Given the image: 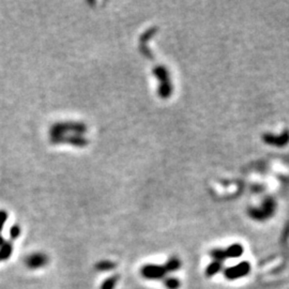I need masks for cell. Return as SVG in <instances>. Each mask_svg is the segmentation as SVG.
Wrapping results in <instances>:
<instances>
[{"label":"cell","instance_id":"cell-1","mask_svg":"<svg viewBox=\"0 0 289 289\" xmlns=\"http://www.w3.org/2000/svg\"><path fill=\"white\" fill-rule=\"evenodd\" d=\"M87 132V126L84 122L79 121H66L56 122L49 127V138L63 136L68 134L84 135Z\"/></svg>","mask_w":289,"mask_h":289},{"label":"cell","instance_id":"cell-2","mask_svg":"<svg viewBox=\"0 0 289 289\" xmlns=\"http://www.w3.org/2000/svg\"><path fill=\"white\" fill-rule=\"evenodd\" d=\"M275 212V202L273 201V198L268 197L266 198L264 203L261 204L260 207H252L248 208V214L251 219L254 221H259L263 222L270 219L272 215Z\"/></svg>","mask_w":289,"mask_h":289},{"label":"cell","instance_id":"cell-3","mask_svg":"<svg viewBox=\"0 0 289 289\" xmlns=\"http://www.w3.org/2000/svg\"><path fill=\"white\" fill-rule=\"evenodd\" d=\"M251 272V265L248 261H242L236 266L228 267L224 270V276L227 280L233 281L247 276Z\"/></svg>","mask_w":289,"mask_h":289},{"label":"cell","instance_id":"cell-4","mask_svg":"<svg viewBox=\"0 0 289 289\" xmlns=\"http://www.w3.org/2000/svg\"><path fill=\"white\" fill-rule=\"evenodd\" d=\"M49 142L54 144H69L77 148H85L89 144V141L86 137H84V135H77V134H68L63 136L53 137V138H49Z\"/></svg>","mask_w":289,"mask_h":289},{"label":"cell","instance_id":"cell-5","mask_svg":"<svg viewBox=\"0 0 289 289\" xmlns=\"http://www.w3.org/2000/svg\"><path fill=\"white\" fill-rule=\"evenodd\" d=\"M141 274L147 280H162L167 274L164 266L144 265L141 269Z\"/></svg>","mask_w":289,"mask_h":289},{"label":"cell","instance_id":"cell-6","mask_svg":"<svg viewBox=\"0 0 289 289\" xmlns=\"http://www.w3.org/2000/svg\"><path fill=\"white\" fill-rule=\"evenodd\" d=\"M263 141L270 146L273 147H285L289 143V131L285 130L280 135H273L270 133L263 135Z\"/></svg>","mask_w":289,"mask_h":289},{"label":"cell","instance_id":"cell-7","mask_svg":"<svg viewBox=\"0 0 289 289\" xmlns=\"http://www.w3.org/2000/svg\"><path fill=\"white\" fill-rule=\"evenodd\" d=\"M48 264V257L47 255L43 254V253H32L25 259V265L27 266V268L36 270V269H40L45 267Z\"/></svg>","mask_w":289,"mask_h":289},{"label":"cell","instance_id":"cell-8","mask_svg":"<svg viewBox=\"0 0 289 289\" xmlns=\"http://www.w3.org/2000/svg\"><path fill=\"white\" fill-rule=\"evenodd\" d=\"M153 75L155 76V79L160 82V86L171 84L169 72H168L167 68H166V66H164V65L154 66Z\"/></svg>","mask_w":289,"mask_h":289},{"label":"cell","instance_id":"cell-9","mask_svg":"<svg viewBox=\"0 0 289 289\" xmlns=\"http://www.w3.org/2000/svg\"><path fill=\"white\" fill-rule=\"evenodd\" d=\"M244 252V248L241 246V244L239 243H235V244H231L227 248H225V253H226V257L227 259L228 258H238L240 257L241 255Z\"/></svg>","mask_w":289,"mask_h":289},{"label":"cell","instance_id":"cell-10","mask_svg":"<svg viewBox=\"0 0 289 289\" xmlns=\"http://www.w3.org/2000/svg\"><path fill=\"white\" fill-rule=\"evenodd\" d=\"M222 268H223V263L213 260L212 263H210L207 266V268H206V271H205L206 276H208V277L214 276L215 274L219 273V272L222 270Z\"/></svg>","mask_w":289,"mask_h":289},{"label":"cell","instance_id":"cell-11","mask_svg":"<svg viewBox=\"0 0 289 289\" xmlns=\"http://www.w3.org/2000/svg\"><path fill=\"white\" fill-rule=\"evenodd\" d=\"M13 253V244L10 241H5L0 247V260H8Z\"/></svg>","mask_w":289,"mask_h":289},{"label":"cell","instance_id":"cell-12","mask_svg":"<svg viewBox=\"0 0 289 289\" xmlns=\"http://www.w3.org/2000/svg\"><path fill=\"white\" fill-rule=\"evenodd\" d=\"M163 266H164V268L167 273L168 272H175L181 268V261L178 257L173 256V257H170L167 261H166V264Z\"/></svg>","mask_w":289,"mask_h":289},{"label":"cell","instance_id":"cell-13","mask_svg":"<svg viewBox=\"0 0 289 289\" xmlns=\"http://www.w3.org/2000/svg\"><path fill=\"white\" fill-rule=\"evenodd\" d=\"M117 267V265L113 261L110 260H101L99 261L98 264H96L94 266V268L98 271H101V272H105V271H109V270H113Z\"/></svg>","mask_w":289,"mask_h":289},{"label":"cell","instance_id":"cell-14","mask_svg":"<svg viewBox=\"0 0 289 289\" xmlns=\"http://www.w3.org/2000/svg\"><path fill=\"white\" fill-rule=\"evenodd\" d=\"M210 256L215 261H220V263H223L224 260L227 259L224 248H213L212 251L210 252Z\"/></svg>","mask_w":289,"mask_h":289},{"label":"cell","instance_id":"cell-15","mask_svg":"<svg viewBox=\"0 0 289 289\" xmlns=\"http://www.w3.org/2000/svg\"><path fill=\"white\" fill-rule=\"evenodd\" d=\"M118 280H119L118 275L109 276L108 279H106L102 283L101 289H114L117 285V283H118Z\"/></svg>","mask_w":289,"mask_h":289},{"label":"cell","instance_id":"cell-16","mask_svg":"<svg viewBox=\"0 0 289 289\" xmlns=\"http://www.w3.org/2000/svg\"><path fill=\"white\" fill-rule=\"evenodd\" d=\"M164 286L167 289H178L180 287V281L177 277H166L164 279Z\"/></svg>","mask_w":289,"mask_h":289},{"label":"cell","instance_id":"cell-17","mask_svg":"<svg viewBox=\"0 0 289 289\" xmlns=\"http://www.w3.org/2000/svg\"><path fill=\"white\" fill-rule=\"evenodd\" d=\"M157 31H158V28L153 27V28H150L149 30H147L146 32H144V35L141 37L142 44H146L147 41H149L150 39H151L155 35V32H157Z\"/></svg>","mask_w":289,"mask_h":289},{"label":"cell","instance_id":"cell-18","mask_svg":"<svg viewBox=\"0 0 289 289\" xmlns=\"http://www.w3.org/2000/svg\"><path fill=\"white\" fill-rule=\"evenodd\" d=\"M21 227L19 225H13L10 228V232H9L10 238L12 239V240H15V239H18L21 236Z\"/></svg>","mask_w":289,"mask_h":289},{"label":"cell","instance_id":"cell-19","mask_svg":"<svg viewBox=\"0 0 289 289\" xmlns=\"http://www.w3.org/2000/svg\"><path fill=\"white\" fill-rule=\"evenodd\" d=\"M8 220V212L4 210H0V232L2 231L5 222Z\"/></svg>","mask_w":289,"mask_h":289},{"label":"cell","instance_id":"cell-20","mask_svg":"<svg viewBox=\"0 0 289 289\" xmlns=\"http://www.w3.org/2000/svg\"><path fill=\"white\" fill-rule=\"evenodd\" d=\"M140 51L144 57H147V58H152L153 57L151 51H150L149 47H147L146 44H142V45L140 46Z\"/></svg>","mask_w":289,"mask_h":289},{"label":"cell","instance_id":"cell-21","mask_svg":"<svg viewBox=\"0 0 289 289\" xmlns=\"http://www.w3.org/2000/svg\"><path fill=\"white\" fill-rule=\"evenodd\" d=\"M4 242H5V240L3 239V237L0 236V247H1Z\"/></svg>","mask_w":289,"mask_h":289}]
</instances>
